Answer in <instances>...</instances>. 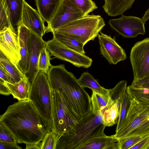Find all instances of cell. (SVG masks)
I'll return each instance as SVG.
<instances>
[{
	"instance_id": "cell-1",
	"label": "cell",
	"mask_w": 149,
	"mask_h": 149,
	"mask_svg": "<svg viewBox=\"0 0 149 149\" xmlns=\"http://www.w3.org/2000/svg\"><path fill=\"white\" fill-rule=\"evenodd\" d=\"M0 122L11 132L17 143H39L46 133L40 116L29 99L9 106L0 116Z\"/></svg>"
},
{
	"instance_id": "cell-2",
	"label": "cell",
	"mask_w": 149,
	"mask_h": 149,
	"mask_svg": "<svg viewBox=\"0 0 149 149\" xmlns=\"http://www.w3.org/2000/svg\"><path fill=\"white\" fill-rule=\"evenodd\" d=\"M47 75L51 88L61 92L81 118L91 112V97L74 74L66 69L64 64L52 65Z\"/></svg>"
},
{
	"instance_id": "cell-3",
	"label": "cell",
	"mask_w": 149,
	"mask_h": 149,
	"mask_svg": "<svg viewBox=\"0 0 149 149\" xmlns=\"http://www.w3.org/2000/svg\"><path fill=\"white\" fill-rule=\"evenodd\" d=\"M102 121V113H94L91 109L72 130L59 136L56 149H76L89 139L105 135L106 126Z\"/></svg>"
},
{
	"instance_id": "cell-4",
	"label": "cell",
	"mask_w": 149,
	"mask_h": 149,
	"mask_svg": "<svg viewBox=\"0 0 149 149\" xmlns=\"http://www.w3.org/2000/svg\"><path fill=\"white\" fill-rule=\"evenodd\" d=\"M29 99L38 113L46 133L53 128L52 95L47 74L39 71L31 83Z\"/></svg>"
},
{
	"instance_id": "cell-5",
	"label": "cell",
	"mask_w": 149,
	"mask_h": 149,
	"mask_svg": "<svg viewBox=\"0 0 149 149\" xmlns=\"http://www.w3.org/2000/svg\"><path fill=\"white\" fill-rule=\"evenodd\" d=\"M130 105L124 126L112 135L118 140L131 136L149 135V105L129 97Z\"/></svg>"
},
{
	"instance_id": "cell-6",
	"label": "cell",
	"mask_w": 149,
	"mask_h": 149,
	"mask_svg": "<svg viewBox=\"0 0 149 149\" xmlns=\"http://www.w3.org/2000/svg\"><path fill=\"white\" fill-rule=\"evenodd\" d=\"M105 25L103 19L100 15H85L77 19L54 32L71 37L84 44L93 40Z\"/></svg>"
},
{
	"instance_id": "cell-7",
	"label": "cell",
	"mask_w": 149,
	"mask_h": 149,
	"mask_svg": "<svg viewBox=\"0 0 149 149\" xmlns=\"http://www.w3.org/2000/svg\"><path fill=\"white\" fill-rule=\"evenodd\" d=\"M51 90L53 124L52 131L60 136L72 130L81 117L74 111L61 92L52 88Z\"/></svg>"
},
{
	"instance_id": "cell-8",
	"label": "cell",
	"mask_w": 149,
	"mask_h": 149,
	"mask_svg": "<svg viewBox=\"0 0 149 149\" xmlns=\"http://www.w3.org/2000/svg\"><path fill=\"white\" fill-rule=\"evenodd\" d=\"M45 47L51 56L69 62L77 67L88 68L91 65V58L68 48L54 37L46 42Z\"/></svg>"
},
{
	"instance_id": "cell-9",
	"label": "cell",
	"mask_w": 149,
	"mask_h": 149,
	"mask_svg": "<svg viewBox=\"0 0 149 149\" xmlns=\"http://www.w3.org/2000/svg\"><path fill=\"white\" fill-rule=\"evenodd\" d=\"M130 59L134 79H141L149 75V38L134 45Z\"/></svg>"
},
{
	"instance_id": "cell-10",
	"label": "cell",
	"mask_w": 149,
	"mask_h": 149,
	"mask_svg": "<svg viewBox=\"0 0 149 149\" xmlns=\"http://www.w3.org/2000/svg\"><path fill=\"white\" fill-rule=\"evenodd\" d=\"M145 22L138 17L123 15L120 18L110 19L108 23L111 27L123 37L133 38L145 33Z\"/></svg>"
},
{
	"instance_id": "cell-11",
	"label": "cell",
	"mask_w": 149,
	"mask_h": 149,
	"mask_svg": "<svg viewBox=\"0 0 149 149\" xmlns=\"http://www.w3.org/2000/svg\"><path fill=\"white\" fill-rule=\"evenodd\" d=\"M85 15L69 0H63L55 15L47 24L46 33L56 30Z\"/></svg>"
},
{
	"instance_id": "cell-12",
	"label": "cell",
	"mask_w": 149,
	"mask_h": 149,
	"mask_svg": "<svg viewBox=\"0 0 149 149\" xmlns=\"http://www.w3.org/2000/svg\"><path fill=\"white\" fill-rule=\"evenodd\" d=\"M98 38L101 53L110 64L116 65L126 59L125 51L114 39L101 32Z\"/></svg>"
},
{
	"instance_id": "cell-13",
	"label": "cell",
	"mask_w": 149,
	"mask_h": 149,
	"mask_svg": "<svg viewBox=\"0 0 149 149\" xmlns=\"http://www.w3.org/2000/svg\"><path fill=\"white\" fill-rule=\"evenodd\" d=\"M0 50L13 64L18 66L21 59L18 37L10 28L0 32Z\"/></svg>"
},
{
	"instance_id": "cell-14",
	"label": "cell",
	"mask_w": 149,
	"mask_h": 149,
	"mask_svg": "<svg viewBox=\"0 0 149 149\" xmlns=\"http://www.w3.org/2000/svg\"><path fill=\"white\" fill-rule=\"evenodd\" d=\"M46 42L30 31L28 41L29 65L25 74L31 83L40 71L38 68L39 56L41 49L45 46Z\"/></svg>"
},
{
	"instance_id": "cell-15",
	"label": "cell",
	"mask_w": 149,
	"mask_h": 149,
	"mask_svg": "<svg viewBox=\"0 0 149 149\" xmlns=\"http://www.w3.org/2000/svg\"><path fill=\"white\" fill-rule=\"evenodd\" d=\"M45 21L38 10L33 8L24 0L22 16V23L31 31L42 38L46 33Z\"/></svg>"
},
{
	"instance_id": "cell-16",
	"label": "cell",
	"mask_w": 149,
	"mask_h": 149,
	"mask_svg": "<svg viewBox=\"0 0 149 149\" xmlns=\"http://www.w3.org/2000/svg\"><path fill=\"white\" fill-rule=\"evenodd\" d=\"M30 30L21 23L17 31L19 43L21 59L18 67L24 74L28 72L29 65L28 41Z\"/></svg>"
},
{
	"instance_id": "cell-17",
	"label": "cell",
	"mask_w": 149,
	"mask_h": 149,
	"mask_svg": "<svg viewBox=\"0 0 149 149\" xmlns=\"http://www.w3.org/2000/svg\"><path fill=\"white\" fill-rule=\"evenodd\" d=\"M119 140L106 135L92 138L76 149H118Z\"/></svg>"
},
{
	"instance_id": "cell-18",
	"label": "cell",
	"mask_w": 149,
	"mask_h": 149,
	"mask_svg": "<svg viewBox=\"0 0 149 149\" xmlns=\"http://www.w3.org/2000/svg\"><path fill=\"white\" fill-rule=\"evenodd\" d=\"M5 84L10 90L14 98L17 99L18 101L29 99L31 84L26 75L18 82L12 83L5 82Z\"/></svg>"
},
{
	"instance_id": "cell-19",
	"label": "cell",
	"mask_w": 149,
	"mask_h": 149,
	"mask_svg": "<svg viewBox=\"0 0 149 149\" xmlns=\"http://www.w3.org/2000/svg\"><path fill=\"white\" fill-rule=\"evenodd\" d=\"M63 0H35L37 10L48 24L55 15Z\"/></svg>"
},
{
	"instance_id": "cell-20",
	"label": "cell",
	"mask_w": 149,
	"mask_h": 149,
	"mask_svg": "<svg viewBox=\"0 0 149 149\" xmlns=\"http://www.w3.org/2000/svg\"><path fill=\"white\" fill-rule=\"evenodd\" d=\"M103 8L109 16L115 17L123 14L130 8L135 0H104Z\"/></svg>"
},
{
	"instance_id": "cell-21",
	"label": "cell",
	"mask_w": 149,
	"mask_h": 149,
	"mask_svg": "<svg viewBox=\"0 0 149 149\" xmlns=\"http://www.w3.org/2000/svg\"><path fill=\"white\" fill-rule=\"evenodd\" d=\"M0 68L7 74L10 78V83H15L19 81L25 75L1 51L0 52Z\"/></svg>"
},
{
	"instance_id": "cell-22",
	"label": "cell",
	"mask_w": 149,
	"mask_h": 149,
	"mask_svg": "<svg viewBox=\"0 0 149 149\" xmlns=\"http://www.w3.org/2000/svg\"><path fill=\"white\" fill-rule=\"evenodd\" d=\"M24 0H6L11 22L14 31L17 35L19 27L22 23V16Z\"/></svg>"
},
{
	"instance_id": "cell-23",
	"label": "cell",
	"mask_w": 149,
	"mask_h": 149,
	"mask_svg": "<svg viewBox=\"0 0 149 149\" xmlns=\"http://www.w3.org/2000/svg\"><path fill=\"white\" fill-rule=\"evenodd\" d=\"M78 82L83 88H88L92 91L103 96L109 97L110 89H107L101 86L93 77L87 72L82 73L78 79Z\"/></svg>"
},
{
	"instance_id": "cell-24",
	"label": "cell",
	"mask_w": 149,
	"mask_h": 149,
	"mask_svg": "<svg viewBox=\"0 0 149 149\" xmlns=\"http://www.w3.org/2000/svg\"><path fill=\"white\" fill-rule=\"evenodd\" d=\"M92 109L94 113L104 112L109 109L115 101L110 96L107 97L92 91L91 97Z\"/></svg>"
},
{
	"instance_id": "cell-25",
	"label": "cell",
	"mask_w": 149,
	"mask_h": 149,
	"mask_svg": "<svg viewBox=\"0 0 149 149\" xmlns=\"http://www.w3.org/2000/svg\"><path fill=\"white\" fill-rule=\"evenodd\" d=\"M52 34L53 37L68 48L82 54L86 53L84 45L76 39L61 33L54 32Z\"/></svg>"
},
{
	"instance_id": "cell-26",
	"label": "cell",
	"mask_w": 149,
	"mask_h": 149,
	"mask_svg": "<svg viewBox=\"0 0 149 149\" xmlns=\"http://www.w3.org/2000/svg\"><path fill=\"white\" fill-rule=\"evenodd\" d=\"M120 98L116 100L102 115V123L106 127L112 126L116 124L120 111Z\"/></svg>"
},
{
	"instance_id": "cell-27",
	"label": "cell",
	"mask_w": 149,
	"mask_h": 149,
	"mask_svg": "<svg viewBox=\"0 0 149 149\" xmlns=\"http://www.w3.org/2000/svg\"><path fill=\"white\" fill-rule=\"evenodd\" d=\"M120 114L116 123V133L121 130L124 126L126 123V116L130 105L129 96L126 91L120 97Z\"/></svg>"
},
{
	"instance_id": "cell-28",
	"label": "cell",
	"mask_w": 149,
	"mask_h": 149,
	"mask_svg": "<svg viewBox=\"0 0 149 149\" xmlns=\"http://www.w3.org/2000/svg\"><path fill=\"white\" fill-rule=\"evenodd\" d=\"M126 91L129 97L141 103L149 105V89L136 88L131 85L127 87Z\"/></svg>"
},
{
	"instance_id": "cell-29",
	"label": "cell",
	"mask_w": 149,
	"mask_h": 149,
	"mask_svg": "<svg viewBox=\"0 0 149 149\" xmlns=\"http://www.w3.org/2000/svg\"><path fill=\"white\" fill-rule=\"evenodd\" d=\"M0 32L8 28L13 31L6 0H0Z\"/></svg>"
},
{
	"instance_id": "cell-30",
	"label": "cell",
	"mask_w": 149,
	"mask_h": 149,
	"mask_svg": "<svg viewBox=\"0 0 149 149\" xmlns=\"http://www.w3.org/2000/svg\"><path fill=\"white\" fill-rule=\"evenodd\" d=\"M50 54L46 47L41 50L38 62V69L47 74L50 68L52 65L50 63Z\"/></svg>"
},
{
	"instance_id": "cell-31",
	"label": "cell",
	"mask_w": 149,
	"mask_h": 149,
	"mask_svg": "<svg viewBox=\"0 0 149 149\" xmlns=\"http://www.w3.org/2000/svg\"><path fill=\"white\" fill-rule=\"evenodd\" d=\"M59 135L51 131L47 133L39 143L41 149H56Z\"/></svg>"
},
{
	"instance_id": "cell-32",
	"label": "cell",
	"mask_w": 149,
	"mask_h": 149,
	"mask_svg": "<svg viewBox=\"0 0 149 149\" xmlns=\"http://www.w3.org/2000/svg\"><path fill=\"white\" fill-rule=\"evenodd\" d=\"M71 2L81 10L85 15L97 8L95 3L92 0H69Z\"/></svg>"
},
{
	"instance_id": "cell-33",
	"label": "cell",
	"mask_w": 149,
	"mask_h": 149,
	"mask_svg": "<svg viewBox=\"0 0 149 149\" xmlns=\"http://www.w3.org/2000/svg\"><path fill=\"white\" fill-rule=\"evenodd\" d=\"M144 137L135 136L119 139L118 149H130Z\"/></svg>"
},
{
	"instance_id": "cell-34",
	"label": "cell",
	"mask_w": 149,
	"mask_h": 149,
	"mask_svg": "<svg viewBox=\"0 0 149 149\" xmlns=\"http://www.w3.org/2000/svg\"><path fill=\"white\" fill-rule=\"evenodd\" d=\"M0 141L17 143L13 133L2 122H0Z\"/></svg>"
},
{
	"instance_id": "cell-35",
	"label": "cell",
	"mask_w": 149,
	"mask_h": 149,
	"mask_svg": "<svg viewBox=\"0 0 149 149\" xmlns=\"http://www.w3.org/2000/svg\"><path fill=\"white\" fill-rule=\"evenodd\" d=\"M131 85L136 88L149 89V75L141 79H134Z\"/></svg>"
},
{
	"instance_id": "cell-36",
	"label": "cell",
	"mask_w": 149,
	"mask_h": 149,
	"mask_svg": "<svg viewBox=\"0 0 149 149\" xmlns=\"http://www.w3.org/2000/svg\"><path fill=\"white\" fill-rule=\"evenodd\" d=\"M149 147V135L144 136L130 149H148Z\"/></svg>"
},
{
	"instance_id": "cell-37",
	"label": "cell",
	"mask_w": 149,
	"mask_h": 149,
	"mask_svg": "<svg viewBox=\"0 0 149 149\" xmlns=\"http://www.w3.org/2000/svg\"><path fill=\"white\" fill-rule=\"evenodd\" d=\"M17 143L6 142L0 141V149H22Z\"/></svg>"
},
{
	"instance_id": "cell-38",
	"label": "cell",
	"mask_w": 149,
	"mask_h": 149,
	"mask_svg": "<svg viewBox=\"0 0 149 149\" xmlns=\"http://www.w3.org/2000/svg\"><path fill=\"white\" fill-rule=\"evenodd\" d=\"M0 94L5 95L11 94L10 92L5 84V81L0 79Z\"/></svg>"
},
{
	"instance_id": "cell-39",
	"label": "cell",
	"mask_w": 149,
	"mask_h": 149,
	"mask_svg": "<svg viewBox=\"0 0 149 149\" xmlns=\"http://www.w3.org/2000/svg\"><path fill=\"white\" fill-rule=\"evenodd\" d=\"M0 79L5 82L10 83V78L7 74L1 68H0Z\"/></svg>"
},
{
	"instance_id": "cell-40",
	"label": "cell",
	"mask_w": 149,
	"mask_h": 149,
	"mask_svg": "<svg viewBox=\"0 0 149 149\" xmlns=\"http://www.w3.org/2000/svg\"><path fill=\"white\" fill-rule=\"evenodd\" d=\"M26 145V149H41L39 143H35Z\"/></svg>"
},
{
	"instance_id": "cell-41",
	"label": "cell",
	"mask_w": 149,
	"mask_h": 149,
	"mask_svg": "<svg viewBox=\"0 0 149 149\" xmlns=\"http://www.w3.org/2000/svg\"><path fill=\"white\" fill-rule=\"evenodd\" d=\"M148 149H149V148H148Z\"/></svg>"
}]
</instances>
